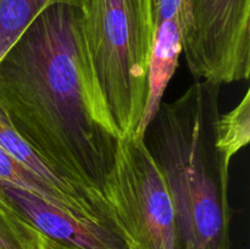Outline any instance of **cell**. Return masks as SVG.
<instances>
[{
    "label": "cell",
    "mask_w": 250,
    "mask_h": 249,
    "mask_svg": "<svg viewBox=\"0 0 250 249\" xmlns=\"http://www.w3.org/2000/svg\"><path fill=\"white\" fill-rule=\"evenodd\" d=\"M0 111L59 172L102 190L119 136L90 65L81 9H45L2 56Z\"/></svg>",
    "instance_id": "obj_1"
},
{
    "label": "cell",
    "mask_w": 250,
    "mask_h": 249,
    "mask_svg": "<svg viewBox=\"0 0 250 249\" xmlns=\"http://www.w3.org/2000/svg\"><path fill=\"white\" fill-rule=\"evenodd\" d=\"M221 85L195 81L161 103L146 143L166 181L180 249H229V166L216 148Z\"/></svg>",
    "instance_id": "obj_2"
},
{
    "label": "cell",
    "mask_w": 250,
    "mask_h": 249,
    "mask_svg": "<svg viewBox=\"0 0 250 249\" xmlns=\"http://www.w3.org/2000/svg\"><path fill=\"white\" fill-rule=\"evenodd\" d=\"M82 31L117 136L136 133L148 94L154 24L150 0H85Z\"/></svg>",
    "instance_id": "obj_3"
},
{
    "label": "cell",
    "mask_w": 250,
    "mask_h": 249,
    "mask_svg": "<svg viewBox=\"0 0 250 249\" xmlns=\"http://www.w3.org/2000/svg\"><path fill=\"white\" fill-rule=\"evenodd\" d=\"M102 192L129 248L180 249L170 190L144 137L117 139Z\"/></svg>",
    "instance_id": "obj_4"
},
{
    "label": "cell",
    "mask_w": 250,
    "mask_h": 249,
    "mask_svg": "<svg viewBox=\"0 0 250 249\" xmlns=\"http://www.w3.org/2000/svg\"><path fill=\"white\" fill-rule=\"evenodd\" d=\"M188 7L182 53L195 81L249 80L250 0H188Z\"/></svg>",
    "instance_id": "obj_5"
},
{
    "label": "cell",
    "mask_w": 250,
    "mask_h": 249,
    "mask_svg": "<svg viewBox=\"0 0 250 249\" xmlns=\"http://www.w3.org/2000/svg\"><path fill=\"white\" fill-rule=\"evenodd\" d=\"M0 193L53 249H131L120 229L67 214L14 185L0 182Z\"/></svg>",
    "instance_id": "obj_6"
},
{
    "label": "cell",
    "mask_w": 250,
    "mask_h": 249,
    "mask_svg": "<svg viewBox=\"0 0 250 249\" xmlns=\"http://www.w3.org/2000/svg\"><path fill=\"white\" fill-rule=\"evenodd\" d=\"M0 146L20 165L36 176L43 185L53 190L65 203L71 215L121 231L114 211L102 190L76 182L59 172L16 133L1 111Z\"/></svg>",
    "instance_id": "obj_7"
},
{
    "label": "cell",
    "mask_w": 250,
    "mask_h": 249,
    "mask_svg": "<svg viewBox=\"0 0 250 249\" xmlns=\"http://www.w3.org/2000/svg\"><path fill=\"white\" fill-rule=\"evenodd\" d=\"M182 54V21L166 20L154 24L148 65V94L136 134L146 137L159 111L168 83L172 80Z\"/></svg>",
    "instance_id": "obj_8"
},
{
    "label": "cell",
    "mask_w": 250,
    "mask_h": 249,
    "mask_svg": "<svg viewBox=\"0 0 250 249\" xmlns=\"http://www.w3.org/2000/svg\"><path fill=\"white\" fill-rule=\"evenodd\" d=\"M85 0H0V60L39 14L53 5L82 9Z\"/></svg>",
    "instance_id": "obj_9"
},
{
    "label": "cell",
    "mask_w": 250,
    "mask_h": 249,
    "mask_svg": "<svg viewBox=\"0 0 250 249\" xmlns=\"http://www.w3.org/2000/svg\"><path fill=\"white\" fill-rule=\"evenodd\" d=\"M250 141V90L234 109L220 115L216 124V148L225 161L231 164L232 159L246 148Z\"/></svg>",
    "instance_id": "obj_10"
},
{
    "label": "cell",
    "mask_w": 250,
    "mask_h": 249,
    "mask_svg": "<svg viewBox=\"0 0 250 249\" xmlns=\"http://www.w3.org/2000/svg\"><path fill=\"white\" fill-rule=\"evenodd\" d=\"M0 249H53L50 242L20 216L0 193Z\"/></svg>",
    "instance_id": "obj_11"
}]
</instances>
